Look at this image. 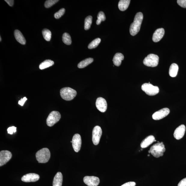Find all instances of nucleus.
Instances as JSON below:
<instances>
[{
	"label": "nucleus",
	"instance_id": "f257e3e1",
	"mask_svg": "<svg viewBox=\"0 0 186 186\" xmlns=\"http://www.w3.org/2000/svg\"><path fill=\"white\" fill-rule=\"evenodd\" d=\"M143 18L142 13L139 12L136 14L133 22L131 23L130 28V34L132 36H135L139 32Z\"/></svg>",
	"mask_w": 186,
	"mask_h": 186
},
{
	"label": "nucleus",
	"instance_id": "f03ea898",
	"mask_svg": "<svg viewBox=\"0 0 186 186\" xmlns=\"http://www.w3.org/2000/svg\"><path fill=\"white\" fill-rule=\"evenodd\" d=\"M166 151L163 142H158L150 148L148 152L151 154L153 156L156 158L163 156Z\"/></svg>",
	"mask_w": 186,
	"mask_h": 186
},
{
	"label": "nucleus",
	"instance_id": "7ed1b4c3",
	"mask_svg": "<svg viewBox=\"0 0 186 186\" xmlns=\"http://www.w3.org/2000/svg\"><path fill=\"white\" fill-rule=\"evenodd\" d=\"M36 157L39 163H46L50 159V151L47 148H42L36 153Z\"/></svg>",
	"mask_w": 186,
	"mask_h": 186
},
{
	"label": "nucleus",
	"instance_id": "20e7f679",
	"mask_svg": "<svg viewBox=\"0 0 186 186\" xmlns=\"http://www.w3.org/2000/svg\"><path fill=\"white\" fill-rule=\"evenodd\" d=\"M77 92L74 89L70 87H65L61 89L60 95L61 97L65 100H72L77 95Z\"/></svg>",
	"mask_w": 186,
	"mask_h": 186
},
{
	"label": "nucleus",
	"instance_id": "39448f33",
	"mask_svg": "<svg viewBox=\"0 0 186 186\" xmlns=\"http://www.w3.org/2000/svg\"><path fill=\"white\" fill-rule=\"evenodd\" d=\"M159 57L154 54H150L146 57L143 61V64L148 67H154L158 65Z\"/></svg>",
	"mask_w": 186,
	"mask_h": 186
},
{
	"label": "nucleus",
	"instance_id": "423d86ee",
	"mask_svg": "<svg viewBox=\"0 0 186 186\" xmlns=\"http://www.w3.org/2000/svg\"><path fill=\"white\" fill-rule=\"evenodd\" d=\"M141 89L147 95L153 96L158 93L159 89L158 87L153 86L150 83H145L142 85Z\"/></svg>",
	"mask_w": 186,
	"mask_h": 186
},
{
	"label": "nucleus",
	"instance_id": "0eeeda50",
	"mask_svg": "<svg viewBox=\"0 0 186 186\" xmlns=\"http://www.w3.org/2000/svg\"><path fill=\"white\" fill-rule=\"evenodd\" d=\"M60 113L57 111H52L47 118V124L49 127H52L59 121L61 118Z\"/></svg>",
	"mask_w": 186,
	"mask_h": 186
},
{
	"label": "nucleus",
	"instance_id": "6e6552de",
	"mask_svg": "<svg viewBox=\"0 0 186 186\" xmlns=\"http://www.w3.org/2000/svg\"><path fill=\"white\" fill-rule=\"evenodd\" d=\"M102 134V129L100 126H96L94 127L92 134V140L94 145L99 144Z\"/></svg>",
	"mask_w": 186,
	"mask_h": 186
},
{
	"label": "nucleus",
	"instance_id": "1a4fd4ad",
	"mask_svg": "<svg viewBox=\"0 0 186 186\" xmlns=\"http://www.w3.org/2000/svg\"><path fill=\"white\" fill-rule=\"evenodd\" d=\"M11 153L8 151L3 150L0 152V166L5 164L11 159Z\"/></svg>",
	"mask_w": 186,
	"mask_h": 186
},
{
	"label": "nucleus",
	"instance_id": "9d476101",
	"mask_svg": "<svg viewBox=\"0 0 186 186\" xmlns=\"http://www.w3.org/2000/svg\"><path fill=\"white\" fill-rule=\"evenodd\" d=\"M72 147L75 151L78 152L81 150L82 143L81 136L78 134H75L72 139Z\"/></svg>",
	"mask_w": 186,
	"mask_h": 186
},
{
	"label": "nucleus",
	"instance_id": "9b49d317",
	"mask_svg": "<svg viewBox=\"0 0 186 186\" xmlns=\"http://www.w3.org/2000/svg\"><path fill=\"white\" fill-rule=\"evenodd\" d=\"M170 111L168 108H164L155 112L152 115V118L154 120H159L164 118L169 114Z\"/></svg>",
	"mask_w": 186,
	"mask_h": 186
},
{
	"label": "nucleus",
	"instance_id": "f8f14e48",
	"mask_svg": "<svg viewBox=\"0 0 186 186\" xmlns=\"http://www.w3.org/2000/svg\"><path fill=\"white\" fill-rule=\"evenodd\" d=\"M84 181L88 186H97L100 183L99 178L95 176H85Z\"/></svg>",
	"mask_w": 186,
	"mask_h": 186
},
{
	"label": "nucleus",
	"instance_id": "ddd939ff",
	"mask_svg": "<svg viewBox=\"0 0 186 186\" xmlns=\"http://www.w3.org/2000/svg\"><path fill=\"white\" fill-rule=\"evenodd\" d=\"M96 108L101 112H105L106 111L107 104L105 99L102 97L98 98L96 100Z\"/></svg>",
	"mask_w": 186,
	"mask_h": 186
},
{
	"label": "nucleus",
	"instance_id": "4468645a",
	"mask_svg": "<svg viewBox=\"0 0 186 186\" xmlns=\"http://www.w3.org/2000/svg\"><path fill=\"white\" fill-rule=\"evenodd\" d=\"M39 178V175L37 174L30 173L23 175L22 178V180L25 182H35L38 181Z\"/></svg>",
	"mask_w": 186,
	"mask_h": 186
},
{
	"label": "nucleus",
	"instance_id": "2eb2a0df",
	"mask_svg": "<svg viewBox=\"0 0 186 186\" xmlns=\"http://www.w3.org/2000/svg\"><path fill=\"white\" fill-rule=\"evenodd\" d=\"M185 131V127L184 125L182 124L176 128L174 132V137L176 139L180 140L184 136Z\"/></svg>",
	"mask_w": 186,
	"mask_h": 186
},
{
	"label": "nucleus",
	"instance_id": "dca6fc26",
	"mask_svg": "<svg viewBox=\"0 0 186 186\" xmlns=\"http://www.w3.org/2000/svg\"><path fill=\"white\" fill-rule=\"evenodd\" d=\"M165 33L163 28H160L157 29L153 34L152 40L155 42H158L162 39Z\"/></svg>",
	"mask_w": 186,
	"mask_h": 186
},
{
	"label": "nucleus",
	"instance_id": "f3484780",
	"mask_svg": "<svg viewBox=\"0 0 186 186\" xmlns=\"http://www.w3.org/2000/svg\"><path fill=\"white\" fill-rule=\"evenodd\" d=\"M155 141L156 140H155L154 136L152 135L149 136L142 141L141 143V147L143 149L146 148Z\"/></svg>",
	"mask_w": 186,
	"mask_h": 186
},
{
	"label": "nucleus",
	"instance_id": "a211bd4d",
	"mask_svg": "<svg viewBox=\"0 0 186 186\" xmlns=\"http://www.w3.org/2000/svg\"><path fill=\"white\" fill-rule=\"evenodd\" d=\"M63 181V176L62 173L58 172L54 177L53 186H62Z\"/></svg>",
	"mask_w": 186,
	"mask_h": 186
},
{
	"label": "nucleus",
	"instance_id": "6ab92c4d",
	"mask_svg": "<svg viewBox=\"0 0 186 186\" xmlns=\"http://www.w3.org/2000/svg\"><path fill=\"white\" fill-rule=\"evenodd\" d=\"M14 36L17 41L21 44L25 45L26 41L24 36L20 30H16L14 31Z\"/></svg>",
	"mask_w": 186,
	"mask_h": 186
},
{
	"label": "nucleus",
	"instance_id": "aec40b11",
	"mask_svg": "<svg viewBox=\"0 0 186 186\" xmlns=\"http://www.w3.org/2000/svg\"><path fill=\"white\" fill-rule=\"evenodd\" d=\"M124 56L121 53H117L115 54L113 59L114 65L117 66H119L121 65L122 61L123 60Z\"/></svg>",
	"mask_w": 186,
	"mask_h": 186
},
{
	"label": "nucleus",
	"instance_id": "412c9836",
	"mask_svg": "<svg viewBox=\"0 0 186 186\" xmlns=\"http://www.w3.org/2000/svg\"><path fill=\"white\" fill-rule=\"evenodd\" d=\"M178 70V67L176 63H173L169 68V74L171 77H175L177 76Z\"/></svg>",
	"mask_w": 186,
	"mask_h": 186
},
{
	"label": "nucleus",
	"instance_id": "4be33fe9",
	"mask_svg": "<svg viewBox=\"0 0 186 186\" xmlns=\"http://www.w3.org/2000/svg\"><path fill=\"white\" fill-rule=\"evenodd\" d=\"M130 0H121L118 4V8L120 11H124L128 8L130 2Z\"/></svg>",
	"mask_w": 186,
	"mask_h": 186
},
{
	"label": "nucleus",
	"instance_id": "5701e85b",
	"mask_svg": "<svg viewBox=\"0 0 186 186\" xmlns=\"http://www.w3.org/2000/svg\"><path fill=\"white\" fill-rule=\"evenodd\" d=\"M93 59L92 58H89L82 60L78 63V67L79 68H83L88 66L93 62Z\"/></svg>",
	"mask_w": 186,
	"mask_h": 186
},
{
	"label": "nucleus",
	"instance_id": "b1692460",
	"mask_svg": "<svg viewBox=\"0 0 186 186\" xmlns=\"http://www.w3.org/2000/svg\"><path fill=\"white\" fill-rule=\"evenodd\" d=\"M54 64L53 61L51 60H46L42 62L39 65V69L41 70H43L46 68L50 67L53 65Z\"/></svg>",
	"mask_w": 186,
	"mask_h": 186
},
{
	"label": "nucleus",
	"instance_id": "393cba45",
	"mask_svg": "<svg viewBox=\"0 0 186 186\" xmlns=\"http://www.w3.org/2000/svg\"><path fill=\"white\" fill-rule=\"evenodd\" d=\"M93 17L91 16L87 17L84 20V28L85 30L90 29L92 23Z\"/></svg>",
	"mask_w": 186,
	"mask_h": 186
},
{
	"label": "nucleus",
	"instance_id": "a878e982",
	"mask_svg": "<svg viewBox=\"0 0 186 186\" xmlns=\"http://www.w3.org/2000/svg\"><path fill=\"white\" fill-rule=\"evenodd\" d=\"M63 41L67 45H69L72 44V39L70 35L68 33L63 34L62 37Z\"/></svg>",
	"mask_w": 186,
	"mask_h": 186
},
{
	"label": "nucleus",
	"instance_id": "bb28decb",
	"mask_svg": "<svg viewBox=\"0 0 186 186\" xmlns=\"http://www.w3.org/2000/svg\"><path fill=\"white\" fill-rule=\"evenodd\" d=\"M42 34L44 39L47 41H50L51 39V32L50 30L44 29L42 31Z\"/></svg>",
	"mask_w": 186,
	"mask_h": 186
},
{
	"label": "nucleus",
	"instance_id": "cd10ccee",
	"mask_svg": "<svg viewBox=\"0 0 186 186\" xmlns=\"http://www.w3.org/2000/svg\"><path fill=\"white\" fill-rule=\"evenodd\" d=\"M101 41V39L97 38L94 40L89 44L88 48L89 49L95 48L97 47Z\"/></svg>",
	"mask_w": 186,
	"mask_h": 186
},
{
	"label": "nucleus",
	"instance_id": "c85d7f7f",
	"mask_svg": "<svg viewBox=\"0 0 186 186\" xmlns=\"http://www.w3.org/2000/svg\"><path fill=\"white\" fill-rule=\"evenodd\" d=\"M98 20L96 23L97 25H100L102 21H104L106 20L105 14L103 11H100L97 16Z\"/></svg>",
	"mask_w": 186,
	"mask_h": 186
},
{
	"label": "nucleus",
	"instance_id": "c756f323",
	"mask_svg": "<svg viewBox=\"0 0 186 186\" xmlns=\"http://www.w3.org/2000/svg\"><path fill=\"white\" fill-rule=\"evenodd\" d=\"M59 1H58V0H48V1H46L44 3V6L46 8H50L54 4L57 3Z\"/></svg>",
	"mask_w": 186,
	"mask_h": 186
},
{
	"label": "nucleus",
	"instance_id": "7c9ffc66",
	"mask_svg": "<svg viewBox=\"0 0 186 186\" xmlns=\"http://www.w3.org/2000/svg\"><path fill=\"white\" fill-rule=\"evenodd\" d=\"M65 12V9L64 8L61 9L59 11L56 13L54 14V17L56 19H58L64 15Z\"/></svg>",
	"mask_w": 186,
	"mask_h": 186
},
{
	"label": "nucleus",
	"instance_id": "2f4dec72",
	"mask_svg": "<svg viewBox=\"0 0 186 186\" xmlns=\"http://www.w3.org/2000/svg\"><path fill=\"white\" fill-rule=\"evenodd\" d=\"M16 127L14 126L9 127L7 130L8 133L10 135H13L14 133L16 132Z\"/></svg>",
	"mask_w": 186,
	"mask_h": 186
},
{
	"label": "nucleus",
	"instance_id": "473e14b6",
	"mask_svg": "<svg viewBox=\"0 0 186 186\" xmlns=\"http://www.w3.org/2000/svg\"><path fill=\"white\" fill-rule=\"evenodd\" d=\"M177 3L179 5L184 8H186V0H178Z\"/></svg>",
	"mask_w": 186,
	"mask_h": 186
},
{
	"label": "nucleus",
	"instance_id": "72a5a7b5",
	"mask_svg": "<svg viewBox=\"0 0 186 186\" xmlns=\"http://www.w3.org/2000/svg\"><path fill=\"white\" fill-rule=\"evenodd\" d=\"M27 99V98H26V97L21 99V100L19 101L18 104L23 106L24 105V104L26 102V101Z\"/></svg>",
	"mask_w": 186,
	"mask_h": 186
},
{
	"label": "nucleus",
	"instance_id": "f704fd0d",
	"mask_svg": "<svg viewBox=\"0 0 186 186\" xmlns=\"http://www.w3.org/2000/svg\"><path fill=\"white\" fill-rule=\"evenodd\" d=\"M178 186H186V178L180 181L178 184Z\"/></svg>",
	"mask_w": 186,
	"mask_h": 186
},
{
	"label": "nucleus",
	"instance_id": "c9c22d12",
	"mask_svg": "<svg viewBox=\"0 0 186 186\" xmlns=\"http://www.w3.org/2000/svg\"><path fill=\"white\" fill-rule=\"evenodd\" d=\"M136 183L134 182H129L124 184L121 186H136Z\"/></svg>",
	"mask_w": 186,
	"mask_h": 186
},
{
	"label": "nucleus",
	"instance_id": "e433bc0d",
	"mask_svg": "<svg viewBox=\"0 0 186 186\" xmlns=\"http://www.w3.org/2000/svg\"><path fill=\"white\" fill-rule=\"evenodd\" d=\"M5 1L9 6H13L14 5V1L13 0H5Z\"/></svg>",
	"mask_w": 186,
	"mask_h": 186
},
{
	"label": "nucleus",
	"instance_id": "4c0bfd02",
	"mask_svg": "<svg viewBox=\"0 0 186 186\" xmlns=\"http://www.w3.org/2000/svg\"><path fill=\"white\" fill-rule=\"evenodd\" d=\"M0 39H0V41H2V38H1V37H0Z\"/></svg>",
	"mask_w": 186,
	"mask_h": 186
},
{
	"label": "nucleus",
	"instance_id": "58836bf2",
	"mask_svg": "<svg viewBox=\"0 0 186 186\" xmlns=\"http://www.w3.org/2000/svg\"><path fill=\"white\" fill-rule=\"evenodd\" d=\"M148 156H150V155H149V154L148 155Z\"/></svg>",
	"mask_w": 186,
	"mask_h": 186
}]
</instances>
